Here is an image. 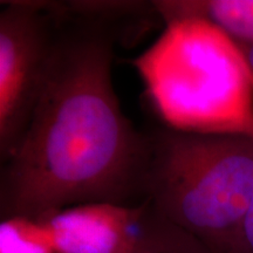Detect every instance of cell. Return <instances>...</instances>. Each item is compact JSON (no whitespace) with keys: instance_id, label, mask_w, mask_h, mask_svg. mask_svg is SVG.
I'll list each match as a JSON object with an SVG mask.
<instances>
[{"instance_id":"cell-1","label":"cell","mask_w":253,"mask_h":253,"mask_svg":"<svg viewBox=\"0 0 253 253\" xmlns=\"http://www.w3.org/2000/svg\"><path fill=\"white\" fill-rule=\"evenodd\" d=\"M49 13L56 33L45 84L23 137L1 163V219H40L97 202L140 205L150 142L114 89L120 41L97 24Z\"/></svg>"},{"instance_id":"cell-2","label":"cell","mask_w":253,"mask_h":253,"mask_svg":"<svg viewBox=\"0 0 253 253\" xmlns=\"http://www.w3.org/2000/svg\"><path fill=\"white\" fill-rule=\"evenodd\" d=\"M148 136L145 201L212 253H237L253 198V136L164 126Z\"/></svg>"},{"instance_id":"cell-3","label":"cell","mask_w":253,"mask_h":253,"mask_svg":"<svg viewBox=\"0 0 253 253\" xmlns=\"http://www.w3.org/2000/svg\"><path fill=\"white\" fill-rule=\"evenodd\" d=\"M129 63L162 126L189 132L253 136V80L239 47L212 25H164Z\"/></svg>"},{"instance_id":"cell-4","label":"cell","mask_w":253,"mask_h":253,"mask_svg":"<svg viewBox=\"0 0 253 253\" xmlns=\"http://www.w3.org/2000/svg\"><path fill=\"white\" fill-rule=\"evenodd\" d=\"M0 160L23 137L45 84L56 24L41 0L1 1Z\"/></svg>"},{"instance_id":"cell-5","label":"cell","mask_w":253,"mask_h":253,"mask_svg":"<svg viewBox=\"0 0 253 253\" xmlns=\"http://www.w3.org/2000/svg\"><path fill=\"white\" fill-rule=\"evenodd\" d=\"M148 202L68 207L40 218L56 253H130Z\"/></svg>"},{"instance_id":"cell-6","label":"cell","mask_w":253,"mask_h":253,"mask_svg":"<svg viewBox=\"0 0 253 253\" xmlns=\"http://www.w3.org/2000/svg\"><path fill=\"white\" fill-rule=\"evenodd\" d=\"M53 12L63 17L97 24L112 32L120 43H135L162 23L154 1H107L72 0L47 1Z\"/></svg>"},{"instance_id":"cell-7","label":"cell","mask_w":253,"mask_h":253,"mask_svg":"<svg viewBox=\"0 0 253 253\" xmlns=\"http://www.w3.org/2000/svg\"><path fill=\"white\" fill-rule=\"evenodd\" d=\"M154 5L164 25L198 19L235 42L253 43V0H156Z\"/></svg>"},{"instance_id":"cell-8","label":"cell","mask_w":253,"mask_h":253,"mask_svg":"<svg viewBox=\"0 0 253 253\" xmlns=\"http://www.w3.org/2000/svg\"><path fill=\"white\" fill-rule=\"evenodd\" d=\"M130 253L212 252L196 237L158 214L148 202Z\"/></svg>"},{"instance_id":"cell-9","label":"cell","mask_w":253,"mask_h":253,"mask_svg":"<svg viewBox=\"0 0 253 253\" xmlns=\"http://www.w3.org/2000/svg\"><path fill=\"white\" fill-rule=\"evenodd\" d=\"M0 253H56L45 225L26 217L2 218Z\"/></svg>"},{"instance_id":"cell-10","label":"cell","mask_w":253,"mask_h":253,"mask_svg":"<svg viewBox=\"0 0 253 253\" xmlns=\"http://www.w3.org/2000/svg\"><path fill=\"white\" fill-rule=\"evenodd\" d=\"M237 253H253V198L240 231Z\"/></svg>"},{"instance_id":"cell-11","label":"cell","mask_w":253,"mask_h":253,"mask_svg":"<svg viewBox=\"0 0 253 253\" xmlns=\"http://www.w3.org/2000/svg\"><path fill=\"white\" fill-rule=\"evenodd\" d=\"M238 45L240 52L244 55L245 61L248 63V67L250 73L252 75L253 80V43H245V42H236Z\"/></svg>"}]
</instances>
